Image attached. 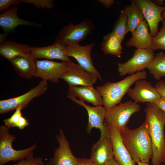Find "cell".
<instances>
[{
	"label": "cell",
	"mask_w": 165,
	"mask_h": 165,
	"mask_svg": "<svg viewBox=\"0 0 165 165\" xmlns=\"http://www.w3.org/2000/svg\"><path fill=\"white\" fill-rule=\"evenodd\" d=\"M67 97L77 104L83 106L86 110L88 115L86 131L90 134L93 128L98 129L101 134L108 133V129L105 124L107 110L102 106L94 107L86 105L84 102L77 99L76 97L68 94Z\"/></svg>",
	"instance_id": "obj_10"
},
{
	"label": "cell",
	"mask_w": 165,
	"mask_h": 165,
	"mask_svg": "<svg viewBox=\"0 0 165 165\" xmlns=\"http://www.w3.org/2000/svg\"><path fill=\"white\" fill-rule=\"evenodd\" d=\"M13 165H45V164L42 158H35L33 155L19 160Z\"/></svg>",
	"instance_id": "obj_30"
},
{
	"label": "cell",
	"mask_w": 165,
	"mask_h": 165,
	"mask_svg": "<svg viewBox=\"0 0 165 165\" xmlns=\"http://www.w3.org/2000/svg\"><path fill=\"white\" fill-rule=\"evenodd\" d=\"M98 1L108 8L114 4L113 0H99Z\"/></svg>",
	"instance_id": "obj_37"
},
{
	"label": "cell",
	"mask_w": 165,
	"mask_h": 165,
	"mask_svg": "<svg viewBox=\"0 0 165 165\" xmlns=\"http://www.w3.org/2000/svg\"></svg>",
	"instance_id": "obj_43"
},
{
	"label": "cell",
	"mask_w": 165,
	"mask_h": 165,
	"mask_svg": "<svg viewBox=\"0 0 165 165\" xmlns=\"http://www.w3.org/2000/svg\"><path fill=\"white\" fill-rule=\"evenodd\" d=\"M146 68L156 80L165 77V54L162 51L157 53Z\"/></svg>",
	"instance_id": "obj_26"
},
{
	"label": "cell",
	"mask_w": 165,
	"mask_h": 165,
	"mask_svg": "<svg viewBox=\"0 0 165 165\" xmlns=\"http://www.w3.org/2000/svg\"><path fill=\"white\" fill-rule=\"evenodd\" d=\"M148 24L145 20L142 21L132 33L131 37L127 42V46L137 49L151 50L152 41Z\"/></svg>",
	"instance_id": "obj_20"
},
{
	"label": "cell",
	"mask_w": 165,
	"mask_h": 165,
	"mask_svg": "<svg viewBox=\"0 0 165 165\" xmlns=\"http://www.w3.org/2000/svg\"><path fill=\"white\" fill-rule=\"evenodd\" d=\"M105 165H119L114 158L108 161Z\"/></svg>",
	"instance_id": "obj_39"
},
{
	"label": "cell",
	"mask_w": 165,
	"mask_h": 165,
	"mask_svg": "<svg viewBox=\"0 0 165 165\" xmlns=\"http://www.w3.org/2000/svg\"><path fill=\"white\" fill-rule=\"evenodd\" d=\"M147 76L145 71H138L119 81L107 82L102 86H97L96 89L102 97L105 109L108 110L120 103L131 86L139 80L146 79Z\"/></svg>",
	"instance_id": "obj_3"
},
{
	"label": "cell",
	"mask_w": 165,
	"mask_h": 165,
	"mask_svg": "<svg viewBox=\"0 0 165 165\" xmlns=\"http://www.w3.org/2000/svg\"><path fill=\"white\" fill-rule=\"evenodd\" d=\"M113 158L112 144L109 133L101 134L99 140L92 147L90 158L96 165H105Z\"/></svg>",
	"instance_id": "obj_17"
},
{
	"label": "cell",
	"mask_w": 165,
	"mask_h": 165,
	"mask_svg": "<svg viewBox=\"0 0 165 165\" xmlns=\"http://www.w3.org/2000/svg\"><path fill=\"white\" fill-rule=\"evenodd\" d=\"M138 165H150L149 163L142 162H138L137 163Z\"/></svg>",
	"instance_id": "obj_41"
},
{
	"label": "cell",
	"mask_w": 165,
	"mask_h": 165,
	"mask_svg": "<svg viewBox=\"0 0 165 165\" xmlns=\"http://www.w3.org/2000/svg\"><path fill=\"white\" fill-rule=\"evenodd\" d=\"M9 33H5L0 35V44L3 43L7 40H6V38Z\"/></svg>",
	"instance_id": "obj_38"
},
{
	"label": "cell",
	"mask_w": 165,
	"mask_h": 165,
	"mask_svg": "<svg viewBox=\"0 0 165 165\" xmlns=\"http://www.w3.org/2000/svg\"><path fill=\"white\" fill-rule=\"evenodd\" d=\"M29 124L28 120L22 116L19 118L18 122L16 123L15 127H17L20 129H23Z\"/></svg>",
	"instance_id": "obj_34"
},
{
	"label": "cell",
	"mask_w": 165,
	"mask_h": 165,
	"mask_svg": "<svg viewBox=\"0 0 165 165\" xmlns=\"http://www.w3.org/2000/svg\"><path fill=\"white\" fill-rule=\"evenodd\" d=\"M112 143L114 158L119 165H136L124 145L119 130L113 126L105 123Z\"/></svg>",
	"instance_id": "obj_15"
},
{
	"label": "cell",
	"mask_w": 165,
	"mask_h": 165,
	"mask_svg": "<svg viewBox=\"0 0 165 165\" xmlns=\"http://www.w3.org/2000/svg\"><path fill=\"white\" fill-rule=\"evenodd\" d=\"M123 10L127 18L128 32L132 33L145 20L142 12L134 0L131 1V4L125 6Z\"/></svg>",
	"instance_id": "obj_24"
},
{
	"label": "cell",
	"mask_w": 165,
	"mask_h": 165,
	"mask_svg": "<svg viewBox=\"0 0 165 165\" xmlns=\"http://www.w3.org/2000/svg\"><path fill=\"white\" fill-rule=\"evenodd\" d=\"M95 45V42L85 45L79 44L66 45L67 53L68 57L75 58L84 69L102 81V77L94 66L91 57V51Z\"/></svg>",
	"instance_id": "obj_9"
},
{
	"label": "cell",
	"mask_w": 165,
	"mask_h": 165,
	"mask_svg": "<svg viewBox=\"0 0 165 165\" xmlns=\"http://www.w3.org/2000/svg\"><path fill=\"white\" fill-rule=\"evenodd\" d=\"M120 132L123 143L134 161L149 163L152 155V147L146 123L134 129L126 127Z\"/></svg>",
	"instance_id": "obj_2"
},
{
	"label": "cell",
	"mask_w": 165,
	"mask_h": 165,
	"mask_svg": "<svg viewBox=\"0 0 165 165\" xmlns=\"http://www.w3.org/2000/svg\"><path fill=\"white\" fill-rule=\"evenodd\" d=\"M9 130V128L6 126L0 127V165L10 161H19L34 155L33 151L37 146L36 143L26 149L15 150L12 144L16 137L10 134Z\"/></svg>",
	"instance_id": "obj_4"
},
{
	"label": "cell",
	"mask_w": 165,
	"mask_h": 165,
	"mask_svg": "<svg viewBox=\"0 0 165 165\" xmlns=\"http://www.w3.org/2000/svg\"><path fill=\"white\" fill-rule=\"evenodd\" d=\"M155 56L154 51L150 50L137 49L133 57L124 63L117 64L120 76L132 75L147 68Z\"/></svg>",
	"instance_id": "obj_8"
},
{
	"label": "cell",
	"mask_w": 165,
	"mask_h": 165,
	"mask_svg": "<svg viewBox=\"0 0 165 165\" xmlns=\"http://www.w3.org/2000/svg\"><path fill=\"white\" fill-rule=\"evenodd\" d=\"M112 31L122 42L125 35L128 33L127 18L123 10L121 11L119 18L115 24Z\"/></svg>",
	"instance_id": "obj_27"
},
{
	"label": "cell",
	"mask_w": 165,
	"mask_h": 165,
	"mask_svg": "<svg viewBox=\"0 0 165 165\" xmlns=\"http://www.w3.org/2000/svg\"><path fill=\"white\" fill-rule=\"evenodd\" d=\"M32 47L29 45L19 43L7 40L0 45V54L9 61L18 56L30 57Z\"/></svg>",
	"instance_id": "obj_22"
},
{
	"label": "cell",
	"mask_w": 165,
	"mask_h": 165,
	"mask_svg": "<svg viewBox=\"0 0 165 165\" xmlns=\"http://www.w3.org/2000/svg\"><path fill=\"white\" fill-rule=\"evenodd\" d=\"M140 108L139 105L131 101L120 103L107 110L105 123L114 127L120 132L127 127L132 115L139 112Z\"/></svg>",
	"instance_id": "obj_6"
},
{
	"label": "cell",
	"mask_w": 165,
	"mask_h": 165,
	"mask_svg": "<svg viewBox=\"0 0 165 165\" xmlns=\"http://www.w3.org/2000/svg\"><path fill=\"white\" fill-rule=\"evenodd\" d=\"M78 160L79 165H96L90 158H78Z\"/></svg>",
	"instance_id": "obj_36"
},
{
	"label": "cell",
	"mask_w": 165,
	"mask_h": 165,
	"mask_svg": "<svg viewBox=\"0 0 165 165\" xmlns=\"http://www.w3.org/2000/svg\"><path fill=\"white\" fill-rule=\"evenodd\" d=\"M61 79L69 86H93L97 79L78 64L72 61L68 62L66 69Z\"/></svg>",
	"instance_id": "obj_12"
},
{
	"label": "cell",
	"mask_w": 165,
	"mask_h": 165,
	"mask_svg": "<svg viewBox=\"0 0 165 165\" xmlns=\"http://www.w3.org/2000/svg\"><path fill=\"white\" fill-rule=\"evenodd\" d=\"M140 8L144 18L147 22L150 33L153 38L158 32V25L160 21L165 19L162 16L165 10V6H160L150 0H134Z\"/></svg>",
	"instance_id": "obj_13"
},
{
	"label": "cell",
	"mask_w": 165,
	"mask_h": 165,
	"mask_svg": "<svg viewBox=\"0 0 165 165\" xmlns=\"http://www.w3.org/2000/svg\"><path fill=\"white\" fill-rule=\"evenodd\" d=\"M162 26L156 35L152 38L151 50L158 49L165 51V20L162 21Z\"/></svg>",
	"instance_id": "obj_28"
},
{
	"label": "cell",
	"mask_w": 165,
	"mask_h": 165,
	"mask_svg": "<svg viewBox=\"0 0 165 165\" xmlns=\"http://www.w3.org/2000/svg\"><path fill=\"white\" fill-rule=\"evenodd\" d=\"M21 2V0H0V13L8 9L11 5L17 6Z\"/></svg>",
	"instance_id": "obj_32"
},
{
	"label": "cell",
	"mask_w": 165,
	"mask_h": 165,
	"mask_svg": "<svg viewBox=\"0 0 165 165\" xmlns=\"http://www.w3.org/2000/svg\"><path fill=\"white\" fill-rule=\"evenodd\" d=\"M145 111L152 144V165H160L165 160V113L153 103H148Z\"/></svg>",
	"instance_id": "obj_1"
},
{
	"label": "cell",
	"mask_w": 165,
	"mask_h": 165,
	"mask_svg": "<svg viewBox=\"0 0 165 165\" xmlns=\"http://www.w3.org/2000/svg\"><path fill=\"white\" fill-rule=\"evenodd\" d=\"M31 53L36 59H58L66 62L71 61L67 55L66 45L60 43L54 42L51 45L44 47H32Z\"/></svg>",
	"instance_id": "obj_18"
},
{
	"label": "cell",
	"mask_w": 165,
	"mask_h": 165,
	"mask_svg": "<svg viewBox=\"0 0 165 165\" xmlns=\"http://www.w3.org/2000/svg\"><path fill=\"white\" fill-rule=\"evenodd\" d=\"M155 87L161 97H165V82L160 80L156 84Z\"/></svg>",
	"instance_id": "obj_33"
},
{
	"label": "cell",
	"mask_w": 165,
	"mask_h": 165,
	"mask_svg": "<svg viewBox=\"0 0 165 165\" xmlns=\"http://www.w3.org/2000/svg\"><path fill=\"white\" fill-rule=\"evenodd\" d=\"M24 3L32 4L37 8L43 9H51L54 6V4L52 0H21Z\"/></svg>",
	"instance_id": "obj_29"
},
{
	"label": "cell",
	"mask_w": 165,
	"mask_h": 165,
	"mask_svg": "<svg viewBox=\"0 0 165 165\" xmlns=\"http://www.w3.org/2000/svg\"><path fill=\"white\" fill-rule=\"evenodd\" d=\"M164 0H153V2L157 5L160 6H163L164 3H163Z\"/></svg>",
	"instance_id": "obj_40"
},
{
	"label": "cell",
	"mask_w": 165,
	"mask_h": 165,
	"mask_svg": "<svg viewBox=\"0 0 165 165\" xmlns=\"http://www.w3.org/2000/svg\"><path fill=\"white\" fill-rule=\"evenodd\" d=\"M18 7L14 5L11 9L5 11L0 15V26L4 32L9 33L20 25H28L40 27V25L29 20L21 19L17 15Z\"/></svg>",
	"instance_id": "obj_19"
},
{
	"label": "cell",
	"mask_w": 165,
	"mask_h": 165,
	"mask_svg": "<svg viewBox=\"0 0 165 165\" xmlns=\"http://www.w3.org/2000/svg\"><path fill=\"white\" fill-rule=\"evenodd\" d=\"M56 138L59 146L55 149L53 157L50 159L46 165H79L78 158L72 153L69 141L62 129H59Z\"/></svg>",
	"instance_id": "obj_11"
},
{
	"label": "cell",
	"mask_w": 165,
	"mask_h": 165,
	"mask_svg": "<svg viewBox=\"0 0 165 165\" xmlns=\"http://www.w3.org/2000/svg\"><path fill=\"white\" fill-rule=\"evenodd\" d=\"M162 16L163 18L165 20V10L162 12Z\"/></svg>",
	"instance_id": "obj_42"
},
{
	"label": "cell",
	"mask_w": 165,
	"mask_h": 165,
	"mask_svg": "<svg viewBox=\"0 0 165 165\" xmlns=\"http://www.w3.org/2000/svg\"><path fill=\"white\" fill-rule=\"evenodd\" d=\"M47 82L41 80L36 86L25 94L16 97L0 100V114L7 113L19 108L24 109L34 98L46 92L48 89Z\"/></svg>",
	"instance_id": "obj_7"
},
{
	"label": "cell",
	"mask_w": 165,
	"mask_h": 165,
	"mask_svg": "<svg viewBox=\"0 0 165 165\" xmlns=\"http://www.w3.org/2000/svg\"><path fill=\"white\" fill-rule=\"evenodd\" d=\"M121 42L112 31L104 36L101 44V50L106 54L120 58L122 48Z\"/></svg>",
	"instance_id": "obj_25"
},
{
	"label": "cell",
	"mask_w": 165,
	"mask_h": 165,
	"mask_svg": "<svg viewBox=\"0 0 165 165\" xmlns=\"http://www.w3.org/2000/svg\"><path fill=\"white\" fill-rule=\"evenodd\" d=\"M94 28L93 22L87 19L76 25L70 23L58 33L54 42L66 45L79 44L92 34Z\"/></svg>",
	"instance_id": "obj_5"
},
{
	"label": "cell",
	"mask_w": 165,
	"mask_h": 165,
	"mask_svg": "<svg viewBox=\"0 0 165 165\" xmlns=\"http://www.w3.org/2000/svg\"><path fill=\"white\" fill-rule=\"evenodd\" d=\"M127 94L136 103H155L161 97L155 87L145 79L136 81L134 87L130 88Z\"/></svg>",
	"instance_id": "obj_16"
},
{
	"label": "cell",
	"mask_w": 165,
	"mask_h": 165,
	"mask_svg": "<svg viewBox=\"0 0 165 165\" xmlns=\"http://www.w3.org/2000/svg\"><path fill=\"white\" fill-rule=\"evenodd\" d=\"M22 110V108H17L10 118L4 119L3 121L5 126L9 128L15 127L16 123L22 116L21 112Z\"/></svg>",
	"instance_id": "obj_31"
},
{
	"label": "cell",
	"mask_w": 165,
	"mask_h": 165,
	"mask_svg": "<svg viewBox=\"0 0 165 165\" xmlns=\"http://www.w3.org/2000/svg\"><path fill=\"white\" fill-rule=\"evenodd\" d=\"M68 62H57L49 60H36V73L35 77L41 80L57 83L65 72Z\"/></svg>",
	"instance_id": "obj_14"
},
{
	"label": "cell",
	"mask_w": 165,
	"mask_h": 165,
	"mask_svg": "<svg viewBox=\"0 0 165 165\" xmlns=\"http://www.w3.org/2000/svg\"><path fill=\"white\" fill-rule=\"evenodd\" d=\"M36 60L32 55L30 57L18 56L9 61L19 76L29 79L35 76Z\"/></svg>",
	"instance_id": "obj_23"
},
{
	"label": "cell",
	"mask_w": 165,
	"mask_h": 165,
	"mask_svg": "<svg viewBox=\"0 0 165 165\" xmlns=\"http://www.w3.org/2000/svg\"><path fill=\"white\" fill-rule=\"evenodd\" d=\"M155 103L165 113V97H160Z\"/></svg>",
	"instance_id": "obj_35"
},
{
	"label": "cell",
	"mask_w": 165,
	"mask_h": 165,
	"mask_svg": "<svg viewBox=\"0 0 165 165\" xmlns=\"http://www.w3.org/2000/svg\"><path fill=\"white\" fill-rule=\"evenodd\" d=\"M68 94L78 97L84 102L91 103L94 106L103 105L101 94L93 86H69Z\"/></svg>",
	"instance_id": "obj_21"
}]
</instances>
